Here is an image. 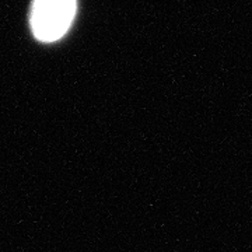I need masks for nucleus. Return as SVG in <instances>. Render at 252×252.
I'll list each match as a JSON object with an SVG mask.
<instances>
[{"instance_id": "1", "label": "nucleus", "mask_w": 252, "mask_h": 252, "mask_svg": "<svg viewBox=\"0 0 252 252\" xmlns=\"http://www.w3.org/2000/svg\"><path fill=\"white\" fill-rule=\"evenodd\" d=\"M76 14V0H34L31 28L36 39L54 42L62 38Z\"/></svg>"}]
</instances>
